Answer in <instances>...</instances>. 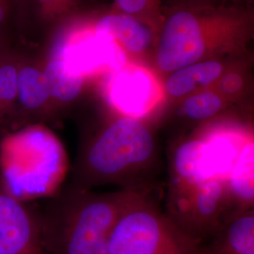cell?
I'll return each instance as SVG.
<instances>
[{"label": "cell", "instance_id": "obj_1", "mask_svg": "<svg viewBox=\"0 0 254 254\" xmlns=\"http://www.w3.org/2000/svg\"><path fill=\"white\" fill-rule=\"evenodd\" d=\"M161 169V148L153 123L114 112L111 118L82 130L67 185L80 190L117 186L153 191Z\"/></svg>", "mask_w": 254, "mask_h": 254}, {"label": "cell", "instance_id": "obj_2", "mask_svg": "<svg viewBox=\"0 0 254 254\" xmlns=\"http://www.w3.org/2000/svg\"><path fill=\"white\" fill-rule=\"evenodd\" d=\"M253 33L254 14L250 9L228 3L183 5L162 18L152 69L163 79L190 64L238 59Z\"/></svg>", "mask_w": 254, "mask_h": 254}, {"label": "cell", "instance_id": "obj_3", "mask_svg": "<svg viewBox=\"0 0 254 254\" xmlns=\"http://www.w3.org/2000/svg\"><path fill=\"white\" fill-rule=\"evenodd\" d=\"M142 192H97L66 184L38 212L43 253L107 254L119 218Z\"/></svg>", "mask_w": 254, "mask_h": 254}, {"label": "cell", "instance_id": "obj_4", "mask_svg": "<svg viewBox=\"0 0 254 254\" xmlns=\"http://www.w3.org/2000/svg\"><path fill=\"white\" fill-rule=\"evenodd\" d=\"M107 254H206L204 243L187 235L169 218L153 191L140 193L123 212Z\"/></svg>", "mask_w": 254, "mask_h": 254}, {"label": "cell", "instance_id": "obj_5", "mask_svg": "<svg viewBox=\"0 0 254 254\" xmlns=\"http://www.w3.org/2000/svg\"><path fill=\"white\" fill-rule=\"evenodd\" d=\"M164 212L187 235L205 243L233 211L221 178L168 184Z\"/></svg>", "mask_w": 254, "mask_h": 254}, {"label": "cell", "instance_id": "obj_6", "mask_svg": "<svg viewBox=\"0 0 254 254\" xmlns=\"http://www.w3.org/2000/svg\"><path fill=\"white\" fill-rule=\"evenodd\" d=\"M105 94L113 112L148 121L166 101L162 79L151 67L134 62L107 74Z\"/></svg>", "mask_w": 254, "mask_h": 254}, {"label": "cell", "instance_id": "obj_7", "mask_svg": "<svg viewBox=\"0 0 254 254\" xmlns=\"http://www.w3.org/2000/svg\"><path fill=\"white\" fill-rule=\"evenodd\" d=\"M52 50L64 59L71 70L86 79L109 74L129 62L123 49L91 24L66 30L59 37Z\"/></svg>", "mask_w": 254, "mask_h": 254}, {"label": "cell", "instance_id": "obj_8", "mask_svg": "<svg viewBox=\"0 0 254 254\" xmlns=\"http://www.w3.org/2000/svg\"><path fill=\"white\" fill-rule=\"evenodd\" d=\"M0 254H44L38 212L15 197L1 175Z\"/></svg>", "mask_w": 254, "mask_h": 254}, {"label": "cell", "instance_id": "obj_9", "mask_svg": "<svg viewBox=\"0 0 254 254\" xmlns=\"http://www.w3.org/2000/svg\"><path fill=\"white\" fill-rule=\"evenodd\" d=\"M42 60L22 55L17 73V101L13 127L44 125L56 119Z\"/></svg>", "mask_w": 254, "mask_h": 254}, {"label": "cell", "instance_id": "obj_10", "mask_svg": "<svg viewBox=\"0 0 254 254\" xmlns=\"http://www.w3.org/2000/svg\"><path fill=\"white\" fill-rule=\"evenodd\" d=\"M195 130L205 141L214 173L226 181L243 148L254 138L253 124L237 117L222 116Z\"/></svg>", "mask_w": 254, "mask_h": 254}, {"label": "cell", "instance_id": "obj_11", "mask_svg": "<svg viewBox=\"0 0 254 254\" xmlns=\"http://www.w3.org/2000/svg\"><path fill=\"white\" fill-rule=\"evenodd\" d=\"M238 59L211 60L188 65L162 79L165 99L171 103L198 91L211 89L218 79L237 65Z\"/></svg>", "mask_w": 254, "mask_h": 254}, {"label": "cell", "instance_id": "obj_12", "mask_svg": "<svg viewBox=\"0 0 254 254\" xmlns=\"http://www.w3.org/2000/svg\"><path fill=\"white\" fill-rule=\"evenodd\" d=\"M109 35L123 51L131 57H140L155 46L157 32L149 24L122 11L109 12L91 24Z\"/></svg>", "mask_w": 254, "mask_h": 254}, {"label": "cell", "instance_id": "obj_13", "mask_svg": "<svg viewBox=\"0 0 254 254\" xmlns=\"http://www.w3.org/2000/svg\"><path fill=\"white\" fill-rule=\"evenodd\" d=\"M172 104L174 107L175 122L179 125L177 128L179 135L175 138L224 116L225 112L234 107L232 103L212 89L192 93Z\"/></svg>", "mask_w": 254, "mask_h": 254}, {"label": "cell", "instance_id": "obj_14", "mask_svg": "<svg viewBox=\"0 0 254 254\" xmlns=\"http://www.w3.org/2000/svg\"><path fill=\"white\" fill-rule=\"evenodd\" d=\"M204 248L206 254H254V207L231 215Z\"/></svg>", "mask_w": 254, "mask_h": 254}, {"label": "cell", "instance_id": "obj_15", "mask_svg": "<svg viewBox=\"0 0 254 254\" xmlns=\"http://www.w3.org/2000/svg\"><path fill=\"white\" fill-rule=\"evenodd\" d=\"M42 62L55 113L58 116L81 97L87 79L71 70L64 59L53 50Z\"/></svg>", "mask_w": 254, "mask_h": 254}, {"label": "cell", "instance_id": "obj_16", "mask_svg": "<svg viewBox=\"0 0 254 254\" xmlns=\"http://www.w3.org/2000/svg\"><path fill=\"white\" fill-rule=\"evenodd\" d=\"M22 50L18 46L0 48V136L14 126Z\"/></svg>", "mask_w": 254, "mask_h": 254}, {"label": "cell", "instance_id": "obj_17", "mask_svg": "<svg viewBox=\"0 0 254 254\" xmlns=\"http://www.w3.org/2000/svg\"><path fill=\"white\" fill-rule=\"evenodd\" d=\"M77 0H17L18 39L21 45L28 41L35 27L54 24L64 18Z\"/></svg>", "mask_w": 254, "mask_h": 254}, {"label": "cell", "instance_id": "obj_18", "mask_svg": "<svg viewBox=\"0 0 254 254\" xmlns=\"http://www.w3.org/2000/svg\"><path fill=\"white\" fill-rule=\"evenodd\" d=\"M254 138L236 159L226 179L228 199L233 213L254 207Z\"/></svg>", "mask_w": 254, "mask_h": 254}, {"label": "cell", "instance_id": "obj_19", "mask_svg": "<svg viewBox=\"0 0 254 254\" xmlns=\"http://www.w3.org/2000/svg\"><path fill=\"white\" fill-rule=\"evenodd\" d=\"M250 87L249 73L242 65L237 64L224 73L211 89L236 106L245 100Z\"/></svg>", "mask_w": 254, "mask_h": 254}, {"label": "cell", "instance_id": "obj_20", "mask_svg": "<svg viewBox=\"0 0 254 254\" xmlns=\"http://www.w3.org/2000/svg\"><path fill=\"white\" fill-rule=\"evenodd\" d=\"M119 10L144 21L158 32L162 18L159 16V0H114Z\"/></svg>", "mask_w": 254, "mask_h": 254}, {"label": "cell", "instance_id": "obj_21", "mask_svg": "<svg viewBox=\"0 0 254 254\" xmlns=\"http://www.w3.org/2000/svg\"><path fill=\"white\" fill-rule=\"evenodd\" d=\"M18 42V2L0 0V48L16 46Z\"/></svg>", "mask_w": 254, "mask_h": 254}, {"label": "cell", "instance_id": "obj_22", "mask_svg": "<svg viewBox=\"0 0 254 254\" xmlns=\"http://www.w3.org/2000/svg\"><path fill=\"white\" fill-rule=\"evenodd\" d=\"M229 0H200L199 3H211V4H217V3H228Z\"/></svg>", "mask_w": 254, "mask_h": 254}]
</instances>
